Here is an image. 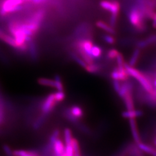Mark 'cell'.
<instances>
[{
	"label": "cell",
	"mask_w": 156,
	"mask_h": 156,
	"mask_svg": "<svg viewBox=\"0 0 156 156\" xmlns=\"http://www.w3.org/2000/svg\"><path fill=\"white\" fill-rule=\"evenodd\" d=\"M100 4L103 9L111 13V16H119L120 11V5L116 1L103 0Z\"/></svg>",
	"instance_id": "5"
},
{
	"label": "cell",
	"mask_w": 156,
	"mask_h": 156,
	"mask_svg": "<svg viewBox=\"0 0 156 156\" xmlns=\"http://www.w3.org/2000/svg\"><path fill=\"white\" fill-rule=\"evenodd\" d=\"M69 109L73 116L78 120L83 116V111L80 106L78 105H73L71 107L69 108Z\"/></svg>",
	"instance_id": "15"
},
{
	"label": "cell",
	"mask_w": 156,
	"mask_h": 156,
	"mask_svg": "<svg viewBox=\"0 0 156 156\" xmlns=\"http://www.w3.org/2000/svg\"><path fill=\"white\" fill-rule=\"evenodd\" d=\"M38 83L40 85H42L43 86L55 88V82H54V80H52V79H49V78H39L38 79Z\"/></svg>",
	"instance_id": "16"
},
{
	"label": "cell",
	"mask_w": 156,
	"mask_h": 156,
	"mask_svg": "<svg viewBox=\"0 0 156 156\" xmlns=\"http://www.w3.org/2000/svg\"><path fill=\"white\" fill-rule=\"evenodd\" d=\"M103 39L106 43L110 45H113L116 43V39L111 34L104 35L103 37Z\"/></svg>",
	"instance_id": "28"
},
{
	"label": "cell",
	"mask_w": 156,
	"mask_h": 156,
	"mask_svg": "<svg viewBox=\"0 0 156 156\" xmlns=\"http://www.w3.org/2000/svg\"><path fill=\"white\" fill-rule=\"evenodd\" d=\"M96 26L97 27H98V28H101V30H104V31H105L106 33L113 35L116 33V31L115 28L112 27L110 26V24H108L106 22L102 21V20H99L96 23Z\"/></svg>",
	"instance_id": "12"
},
{
	"label": "cell",
	"mask_w": 156,
	"mask_h": 156,
	"mask_svg": "<svg viewBox=\"0 0 156 156\" xmlns=\"http://www.w3.org/2000/svg\"><path fill=\"white\" fill-rule=\"evenodd\" d=\"M64 137L66 145H71L73 136L72 131L69 128H66L64 131Z\"/></svg>",
	"instance_id": "17"
},
{
	"label": "cell",
	"mask_w": 156,
	"mask_h": 156,
	"mask_svg": "<svg viewBox=\"0 0 156 156\" xmlns=\"http://www.w3.org/2000/svg\"><path fill=\"white\" fill-rule=\"evenodd\" d=\"M57 104V102L55 98L54 93L49 94L43 100V102L41 104V115L44 116L45 117H48V115L51 113L54 110V109L56 108Z\"/></svg>",
	"instance_id": "4"
},
{
	"label": "cell",
	"mask_w": 156,
	"mask_h": 156,
	"mask_svg": "<svg viewBox=\"0 0 156 156\" xmlns=\"http://www.w3.org/2000/svg\"><path fill=\"white\" fill-rule=\"evenodd\" d=\"M102 50L100 46L94 45L91 51V56L93 58H99L102 55Z\"/></svg>",
	"instance_id": "22"
},
{
	"label": "cell",
	"mask_w": 156,
	"mask_h": 156,
	"mask_svg": "<svg viewBox=\"0 0 156 156\" xmlns=\"http://www.w3.org/2000/svg\"><path fill=\"white\" fill-rule=\"evenodd\" d=\"M26 4L25 0H4L0 5V13L5 16L12 13L19 11Z\"/></svg>",
	"instance_id": "3"
},
{
	"label": "cell",
	"mask_w": 156,
	"mask_h": 156,
	"mask_svg": "<svg viewBox=\"0 0 156 156\" xmlns=\"http://www.w3.org/2000/svg\"></svg>",
	"instance_id": "33"
},
{
	"label": "cell",
	"mask_w": 156,
	"mask_h": 156,
	"mask_svg": "<svg viewBox=\"0 0 156 156\" xmlns=\"http://www.w3.org/2000/svg\"><path fill=\"white\" fill-rule=\"evenodd\" d=\"M119 53L120 52L116 49H110L107 53V57L109 60H115Z\"/></svg>",
	"instance_id": "27"
},
{
	"label": "cell",
	"mask_w": 156,
	"mask_h": 156,
	"mask_svg": "<svg viewBox=\"0 0 156 156\" xmlns=\"http://www.w3.org/2000/svg\"><path fill=\"white\" fill-rule=\"evenodd\" d=\"M84 69L87 73H96L100 71V67L98 64L94 63L93 64L87 65Z\"/></svg>",
	"instance_id": "20"
},
{
	"label": "cell",
	"mask_w": 156,
	"mask_h": 156,
	"mask_svg": "<svg viewBox=\"0 0 156 156\" xmlns=\"http://www.w3.org/2000/svg\"><path fill=\"white\" fill-rule=\"evenodd\" d=\"M5 118V108L4 102L0 95V124L2 123Z\"/></svg>",
	"instance_id": "26"
},
{
	"label": "cell",
	"mask_w": 156,
	"mask_h": 156,
	"mask_svg": "<svg viewBox=\"0 0 156 156\" xmlns=\"http://www.w3.org/2000/svg\"><path fill=\"white\" fill-rule=\"evenodd\" d=\"M153 144L154 146H156V136L154 137V140H153Z\"/></svg>",
	"instance_id": "32"
},
{
	"label": "cell",
	"mask_w": 156,
	"mask_h": 156,
	"mask_svg": "<svg viewBox=\"0 0 156 156\" xmlns=\"http://www.w3.org/2000/svg\"><path fill=\"white\" fill-rule=\"evenodd\" d=\"M54 97L57 103H60L65 100L66 95L64 91H57L54 93Z\"/></svg>",
	"instance_id": "25"
},
{
	"label": "cell",
	"mask_w": 156,
	"mask_h": 156,
	"mask_svg": "<svg viewBox=\"0 0 156 156\" xmlns=\"http://www.w3.org/2000/svg\"><path fill=\"white\" fill-rule=\"evenodd\" d=\"M124 67L127 71L129 76L136 79L146 93L149 94L153 93V85L146 75L135 67L129 66L127 63H126Z\"/></svg>",
	"instance_id": "2"
},
{
	"label": "cell",
	"mask_w": 156,
	"mask_h": 156,
	"mask_svg": "<svg viewBox=\"0 0 156 156\" xmlns=\"http://www.w3.org/2000/svg\"><path fill=\"white\" fill-rule=\"evenodd\" d=\"M55 88L57 90V91H64V83L62 81V78L59 75H56L55 79Z\"/></svg>",
	"instance_id": "19"
},
{
	"label": "cell",
	"mask_w": 156,
	"mask_h": 156,
	"mask_svg": "<svg viewBox=\"0 0 156 156\" xmlns=\"http://www.w3.org/2000/svg\"><path fill=\"white\" fill-rule=\"evenodd\" d=\"M136 146L142 151L150 154L151 156H156V149L153 147L152 146L145 144L142 142L137 144Z\"/></svg>",
	"instance_id": "11"
},
{
	"label": "cell",
	"mask_w": 156,
	"mask_h": 156,
	"mask_svg": "<svg viewBox=\"0 0 156 156\" xmlns=\"http://www.w3.org/2000/svg\"><path fill=\"white\" fill-rule=\"evenodd\" d=\"M129 76L124 66H117L111 73V77L113 80L126 82L128 80Z\"/></svg>",
	"instance_id": "6"
},
{
	"label": "cell",
	"mask_w": 156,
	"mask_h": 156,
	"mask_svg": "<svg viewBox=\"0 0 156 156\" xmlns=\"http://www.w3.org/2000/svg\"><path fill=\"white\" fill-rule=\"evenodd\" d=\"M29 50H30V53L31 56L34 59L36 58L38 56V51L37 46L35 44V43L32 41L29 42Z\"/></svg>",
	"instance_id": "23"
},
{
	"label": "cell",
	"mask_w": 156,
	"mask_h": 156,
	"mask_svg": "<svg viewBox=\"0 0 156 156\" xmlns=\"http://www.w3.org/2000/svg\"><path fill=\"white\" fill-rule=\"evenodd\" d=\"M71 55L73 60L75 62H76V63L78 64L80 67H83L84 69L85 67L87 66V64L85 62L82 58V57L78 55V54H76L75 53H72Z\"/></svg>",
	"instance_id": "21"
},
{
	"label": "cell",
	"mask_w": 156,
	"mask_h": 156,
	"mask_svg": "<svg viewBox=\"0 0 156 156\" xmlns=\"http://www.w3.org/2000/svg\"><path fill=\"white\" fill-rule=\"evenodd\" d=\"M65 153L66 156H74V152L72 145H66Z\"/></svg>",
	"instance_id": "30"
},
{
	"label": "cell",
	"mask_w": 156,
	"mask_h": 156,
	"mask_svg": "<svg viewBox=\"0 0 156 156\" xmlns=\"http://www.w3.org/2000/svg\"><path fill=\"white\" fill-rule=\"evenodd\" d=\"M50 0H25L26 3L32 4L34 5H42L47 3Z\"/></svg>",
	"instance_id": "29"
},
{
	"label": "cell",
	"mask_w": 156,
	"mask_h": 156,
	"mask_svg": "<svg viewBox=\"0 0 156 156\" xmlns=\"http://www.w3.org/2000/svg\"><path fill=\"white\" fill-rule=\"evenodd\" d=\"M0 41L5 42L7 45L19 50L18 46L15 39L9 34L5 33L2 29L0 28Z\"/></svg>",
	"instance_id": "7"
},
{
	"label": "cell",
	"mask_w": 156,
	"mask_h": 156,
	"mask_svg": "<svg viewBox=\"0 0 156 156\" xmlns=\"http://www.w3.org/2000/svg\"><path fill=\"white\" fill-rule=\"evenodd\" d=\"M128 17L130 24L136 31L142 33L146 30L147 19L142 9L137 4L129 11Z\"/></svg>",
	"instance_id": "1"
},
{
	"label": "cell",
	"mask_w": 156,
	"mask_h": 156,
	"mask_svg": "<svg viewBox=\"0 0 156 156\" xmlns=\"http://www.w3.org/2000/svg\"><path fill=\"white\" fill-rule=\"evenodd\" d=\"M156 44V34L151 35L146 39L140 41L138 43V48L140 49L148 47L150 45Z\"/></svg>",
	"instance_id": "10"
},
{
	"label": "cell",
	"mask_w": 156,
	"mask_h": 156,
	"mask_svg": "<svg viewBox=\"0 0 156 156\" xmlns=\"http://www.w3.org/2000/svg\"><path fill=\"white\" fill-rule=\"evenodd\" d=\"M46 119V117L40 115L39 117L36 119V120L34 123V128L35 129H38L40 128L43 125L44 123L45 122Z\"/></svg>",
	"instance_id": "24"
},
{
	"label": "cell",
	"mask_w": 156,
	"mask_h": 156,
	"mask_svg": "<svg viewBox=\"0 0 156 156\" xmlns=\"http://www.w3.org/2000/svg\"><path fill=\"white\" fill-rule=\"evenodd\" d=\"M121 86H122V83H120V82L117 80H113V86L114 90L117 93L120 89Z\"/></svg>",
	"instance_id": "31"
},
{
	"label": "cell",
	"mask_w": 156,
	"mask_h": 156,
	"mask_svg": "<svg viewBox=\"0 0 156 156\" xmlns=\"http://www.w3.org/2000/svg\"><path fill=\"white\" fill-rule=\"evenodd\" d=\"M127 108V111H131L135 109V104L133 95V91H129L124 95L122 98Z\"/></svg>",
	"instance_id": "9"
},
{
	"label": "cell",
	"mask_w": 156,
	"mask_h": 156,
	"mask_svg": "<svg viewBox=\"0 0 156 156\" xmlns=\"http://www.w3.org/2000/svg\"><path fill=\"white\" fill-rule=\"evenodd\" d=\"M140 49L137 48L136 49H135L132 55L131 56L128 62V65L131 67H135L140 60Z\"/></svg>",
	"instance_id": "14"
},
{
	"label": "cell",
	"mask_w": 156,
	"mask_h": 156,
	"mask_svg": "<svg viewBox=\"0 0 156 156\" xmlns=\"http://www.w3.org/2000/svg\"><path fill=\"white\" fill-rule=\"evenodd\" d=\"M143 115V112L135 109L131 111H126L122 113V116L128 119H135L136 117H140Z\"/></svg>",
	"instance_id": "13"
},
{
	"label": "cell",
	"mask_w": 156,
	"mask_h": 156,
	"mask_svg": "<svg viewBox=\"0 0 156 156\" xmlns=\"http://www.w3.org/2000/svg\"><path fill=\"white\" fill-rule=\"evenodd\" d=\"M143 153L144 152L140 150L136 145L132 146L128 149V154L129 156H144Z\"/></svg>",
	"instance_id": "18"
},
{
	"label": "cell",
	"mask_w": 156,
	"mask_h": 156,
	"mask_svg": "<svg viewBox=\"0 0 156 156\" xmlns=\"http://www.w3.org/2000/svg\"><path fill=\"white\" fill-rule=\"evenodd\" d=\"M129 123L134 142H135L136 145H137L140 142H141L137 124L135 119H129Z\"/></svg>",
	"instance_id": "8"
}]
</instances>
